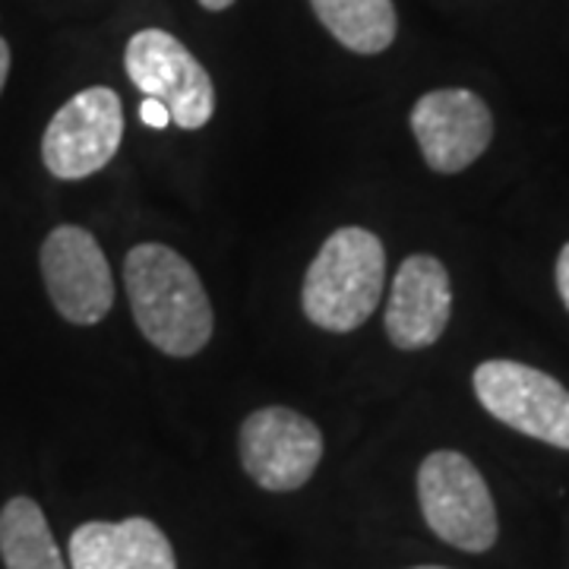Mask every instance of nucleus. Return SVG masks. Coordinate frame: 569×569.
I'll list each match as a JSON object with an SVG mask.
<instances>
[{"mask_svg": "<svg viewBox=\"0 0 569 569\" xmlns=\"http://www.w3.org/2000/svg\"><path fill=\"white\" fill-rule=\"evenodd\" d=\"M452 313V284L447 266L437 257L415 253L399 266L387 305L389 342L402 351H418L440 342Z\"/></svg>", "mask_w": 569, "mask_h": 569, "instance_id": "nucleus-10", "label": "nucleus"}, {"mask_svg": "<svg viewBox=\"0 0 569 569\" xmlns=\"http://www.w3.org/2000/svg\"><path fill=\"white\" fill-rule=\"evenodd\" d=\"M418 500L430 531L466 553L497 545V507L485 475L456 449L430 452L418 468Z\"/></svg>", "mask_w": 569, "mask_h": 569, "instance_id": "nucleus-3", "label": "nucleus"}, {"mask_svg": "<svg viewBox=\"0 0 569 569\" xmlns=\"http://www.w3.org/2000/svg\"><path fill=\"white\" fill-rule=\"evenodd\" d=\"M411 133L437 174H459L493 140V114L471 89H433L411 108Z\"/></svg>", "mask_w": 569, "mask_h": 569, "instance_id": "nucleus-9", "label": "nucleus"}, {"mask_svg": "<svg viewBox=\"0 0 569 569\" xmlns=\"http://www.w3.org/2000/svg\"><path fill=\"white\" fill-rule=\"evenodd\" d=\"M557 291H560V298H563V305L569 310V241L557 257Z\"/></svg>", "mask_w": 569, "mask_h": 569, "instance_id": "nucleus-15", "label": "nucleus"}, {"mask_svg": "<svg viewBox=\"0 0 569 569\" xmlns=\"http://www.w3.org/2000/svg\"><path fill=\"white\" fill-rule=\"evenodd\" d=\"M475 396L500 425L569 449V389L538 367L519 361H485L475 367Z\"/></svg>", "mask_w": 569, "mask_h": 569, "instance_id": "nucleus-4", "label": "nucleus"}, {"mask_svg": "<svg viewBox=\"0 0 569 569\" xmlns=\"http://www.w3.org/2000/svg\"><path fill=\"white\" fill-rule=\"evenodd\" d=\"M0 560L7 569H67L41 507L13 497L0 509Z\"/></svg>", "mask_w": 569, "mask_h": 569, "instance_id": "nucleus-13", "label": "nucleus"}, {"mask_svg": "<svg viewBox=\"0 0 569 569\" xmlns=\"http://www.w3.org/2000/svg\"><path fill=\"white\" fill-rule=\"evenodd\" d=\"M7 77H10V44L0 39V92L7 86Z\"/></svg>", "mask_w": 569, "mask_h": 569, "instance_id": "nucleus-16", "label": "nucleus"}, {"mask_svg": "<svg viewBox=\"0 0 569 569\" xmlns=\"http://www.w3.org/2000/svg\"><path fill=\"white\" fill-rule=\"evenodd\" d=\"M133 320L168 358H193L212 339V305L197 269L164 244H137L123 260Z\"/></svg>", "mask_w": 569, "mask_h": 569, "instance_id": "nucleus-1", "label": "nucleus"}, {"mask_svg": "<svg viewBox=\"0 0 569 569\" xmlns=\"http://www.w3.org/2000/svg\"><path fill=\"white\" fill-rule=\"evenodd\" d=\"M70 569H178L174 548L152 519L86 522L70 535Z\"/></svg>", "mask_w": 569, "mask_h": 569, "instance_id": "nucleus-11", "label": "nucleus"}, {"mask_svg": "<svg viewBox=\"0 0 569 569\" xmlns=\"http://www.w3.org/2000/svg\"><path fill=\"white\" fill-rule=\"evenodd\" d=\"M41 279L67 323L96 326L114 307V279L99 241L80 224H58L41 244Z\"/></svg>", "mask_w": 569, "mask_h": 569, "instance_id": "nucleus-8", "label": "nucleus"}, {"mask_svg": "<svg viewBox=\"0 0 569 569\" xmlns=\"http://www.w3.org/2000/svg\"><path fill=\"white\" fill-rule=\"evenodd\" d=\"M140 121L146 123V127H152V130H164L168 123H171V114H168V108H164L159 99H142L140 104Z\"/></svg>", "mask_w": 569, "mask_h": 569, "instance_id": "nucleus-14", "label": "nucleus"}, {"mask_svg": "<svg viewBox=\"0 0 569 569\" xmlns=\"http://www.w3.org/2000/svg\"><path fill=\"white\" fill-rule=\"evenodd\" d=\"M387 284V250L367 228H339L307 266L301 307L326 332H351L373 317Z\"/></svg>", "mask_w": 569, "mask_h": 569, "instance_id": "nucleus-2", "label": "nucleus"}, {"mask_svg": "<svg viewBox=\"0 0 569 569\" xmlns=\"http://www.w3.org/2000/svg\"><path fill=\"white\" fill-rule=\"evenodd\" d=\"M123 104L114 89L89 86L63 102L41 137V162L58 181L102 171L121 149Z\"/></svg>", "mask_w": 569, "mask_h": 569, "instance_id": "nucleus-6", "label": "nucleus"}, {"mask_svg": "<svg viewBox=\"0 0 569 569\" xmlns=\"http://www.w3.org/2000/svg\"><path fill=\"white\" fill-rule=\"evenodd\" d=\"M241 466L253 485L269 493L305 488L323 459V433L295 408H260L247 415L241 433Z\"/></svg>", "mask_w": 569, "mask_h": 569, "instance_id": "nucleus-7", "label": "nucleus"}, {"mask_svg": "<svg viewBox=\"0 0 569 569\" xmlns=\"http://www.w3.org/2000/svg\"><path fill=\"white\" fill-rule=\"evenodd\" d=\"M123 67L142 96L159 99L181 130H200L216 111V86L206 67L164 29H142L127 41Z\"/></svg>", "mask_w": 569, "mask_h": 569, "instance_id": "nucleus-5", "label": "nucleus"}, {"mask_svg": "<svg viewBox=\"0 0 569 569\" xmlns=\"http://www.w3.org/2000/svg\"><path fill=\"white\" fill-rule=\"evenodd\" d=\"M415 569H447V567H415Z\"/></svg>", "mask_w": 569, "mask_h": 569, "instance_id": "nucleus-18", "label": "nucleus"}, {"mask_svg": "<svg viewBox=\"0 0 569 569\" xmlns=\"http://www.w3.org/2000/svg\"><path fill=\"white\" fill-rule=\"evenodd\" d=\"M234 0H200V7L203 10H209V13H219V10H228Z\"/></svg>", "mask_w": 569, "mask_h": 569, "instance_id": "nucleus-17", "label": "nucleus"}, {"mask_svg": "<svg viewBox=\"0 0 569 569\" xmlns=\"http://www.w3.org/2000/svg\"><path fill=\"white\" fill-rule=\"evenodd\" d=\"M317 20L342 48L355 54H380L396 39L392 0H310Z\"/></svg>", "mask_w": 569, "mask_h": 569, "instance_id": "nucleus-12", "label": "nucleus"}]
</instances>
